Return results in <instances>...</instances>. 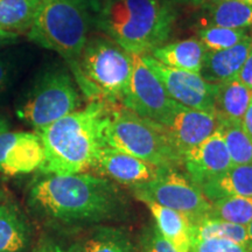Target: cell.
<instances>
[{
	"mask_svg": "<svg viewBox=\"0 0 252 252\" xmlns=\"http://www.w3.org/2000/svg\"><path fill=\"white\" fill-rule=\"evenodd\" d=\"M143 60L176 103L214 113L216 84L209 83L201 74L166 67L150 55H143Z\"/></svg>",
	"mask_w": 252,
	"mask_h": 252,
	"instance_id": "obj_10",
	"label": "cell"
},
{
	"mask_svg": "<svg viewBox=\"0 0 252 252\" xmlns=\"http://www.w3.org/2000/svg\"><path fill=\"white\" fill-rule=\"evenodd\" d=\"M80 106L81 97L71 75L63 68H50L41 72L18 99L15 112L37 132Z\"/></svg>",
	"mask_w": 252,
	"mask_h": 252,
	"instance_id": "obj_7",
	"label": "cell"
},
{
	"mask_svg": "<svg viewBox=\"0 0 252 252\" xmlns=\"http://www.w3.org/2000/svg\"><path fill=\"white\" fill-rule=\"evenodd\" d=\"M237 78L248 89L252 91V48L249 53L247 60H245L244 64L242 65L241 70L238 72Z\"/></svg>",
	"mask_w": 252,
	"mask_h": 252,
	"instance_id": "obj_31",
	"label": "cell"
},
{
	"mask_svg": "<svg viewBox=\"0 0 252 252\" xmlns=\"http://www.w3.org/2000/svg\"><path fill=\"white\" fill-rule=\"evenodd\" d=\"M141 202H153L181 214L191 226L209 216L212 203L187 175L178 169H167L152 181L132 186Z\"/></svg>",
	"mask_w": 252,
	"mask_h": 252,
	"instance_id": "obj_8",
	"label": "cell"
},
{
	"mask_svg": "<svg viewBox=\"0 0 252 252\" xmlns=\"http://www.w3.org/2000/svg\"><path fill=\"white\" fill-rule=\"evenodd\" d=\"M176 1L182 2V4L198 6V7L206 8V7H208V6L217 4V2L223 1V0H176Z\"/></svg>",
	"mask_w": 252,
	"mask_h": 252,
	"instance_id": "obj_34",
	"label": "cell"
},
{
	"mask_svg": "<svg viewBox=\"0 0 252 252\" xmlns=\"http://www.w3.org/2000/svg\"><path fill=\"white\" fill-rule=\"evenodd\" d=\"M193 238H224L249 247L247 225L236 224L212 217H207L196 225L191 226V239Z\"/></svg>",
	"mask_w": 252,
	"mask_h": 252,
	"instance_id": "obj_23",
	"label": "cell"
},
{
	"mask_svg": "<svg viewBox=\"0 0 252 252\" xmlns=\"http://www.w3.org/2000/svg\"><path fill=\"white\" fill-rule=\"evenodd\" d=\"M251 98L252 91L237 77L216 84L214 115L220 123H241Z\"/></svg>",
	"mask_w": 252,
	"mask_h": 252,
	"instance_id": "obj_17",
	"label": "cell"
},
{
	"mask_svg": "<svg viewBox=\"0 0 252 252\" xmlns=\"http://www.w3.org/2000/svg\"><path fill=\"white\" fill-rule=\"evenodd\" d=\"M238 1H242V2H244V4L252 6V0H238Z\"/></svg>",
	"mask_w": 252,
	"mask_h": 252,
	"instance_id": "obj_39",
	"label": "cell"
},
{
	"mask_svg": "<svg viewBox=\"0 0 252 252\" xmlns=\"http://www.w3.org/2000/svg\"><path fill=\"white\" fill-rule=\"evenodd\" d=\"M150 209L162 237L179 252H189L191 244V225L181 214L153 202L145 203Z\"/></svg>",
	"mask_w": 252,
	"mask_h": 252,
	"instance_id": "obj_20",
	"label": "cell"
},
{
	"mask_svg": "<svg viewBox=\"0 0 252 252\" xmlns=\"http://www.w3.org/2000/svg\"><path fill=\"white\" fill-rule=\"evenodd\" d=\"M30 236V225L23 212L4 198L0 202V252H24Z\"/></svg>",
	"mask_w": 252,
	"mask_h": 252,
	"instance_id": "obj_19",
	"label": "cell"
},
{
	"mask_svg": "<svg viewBox=\"0 0 252 252\" xmlns=\"http://www.w3.org/2000/svg\"><path fill=\"white\" fill-rule=\"evenodd\" d=\"M17 39H18L17 34L0 31V47L5 46V45H9V43L14 42Z\"/></svg>",
	"mask_w": 252,
	"mask_h": 252,
	"instance_id": "obj_35",
	"label": "cell"
},
{
	"mask_svg": "<svg viewBox=\"0 0 252 252\" xmlns=\"http://www.w3.org/2000/svg\"><path fill=\"white\" fill-rule=\"evenodd\" d=\"M46 175L32 184L27 194V206L39 219L88 224L115 219L124 209V197L109 179L86 172Z\"/></svg>",
	"mask_w": 252,
	"mask_h": 252,
	"instance_id": "obj_1",
	"label": "cell"
},
{
	"mask_svg": "<svg viewBox=\"0 0 252 252\" xmlns=\"http://www.w3.org/2000/svg\"><path fill=\"white\" fill-rule=\"evenodd\" d=\"M45 151L36 132L0 133V173L8 176L30 174L40 169Z\"/></svg>",
	"mask_w": 252,
	"mask_h": 252,
	"instance_id": "obj_11",
	"label": "cell"
},
{
	"mask_svg": "<svg viewBox=\"0 0 252 252\" xmlns=\"http://www.w3.org/2000/svg\"><path fill=\"white\" fill-rule=\"evenodd\" d=\"M34 252H84L83 249L78 247H69L64 248L62 245L52 243V242H46L40 247H37Z\"/></svg>",
	"mask_w": 252,
	"mask_h": 252,
	"instance_id": "obj_32",
	"label": "cell"
},
{
	"mask_svg": "<svg viewBox=\"0 0 252 252\" xmlns=\"http://www.w3.org/2000/svg\"><path fill=\"white\" fill-rule=\"evenodd\" d=\"M144 248L145 252H179L168 241L162 237L157 226L146 236Z\"/></svg>",
	"mask_w": 252,
	"mask_h": 252,
	"instance_id": "obj_30",
	"label": "cell"
},
{
	"mask_svg": "<svg viewBox=\"0 0 252 252\" xmlns=\"http://www.w3.org/2000/svg\"><path fill=\"white\" fill-rule=\"evenodd\" d=\"M241 124H242V127H243V130L247 132V134L251 138L252 140V98H251L250 104H249L248 110L244 113Z\"/></svg>",
	"mask_w": 252,
	"mask_h": 252,
	"instance_id": "obj_33",
	"label": "cell"
},
{
	"mask_svg": "<svg viewBox=\"0 0 252 252\" xmlns=\"http://www.w3.org/2000/svg\"><path fill=\"white\" fill-rule=\"evenodd\" d=\"M248 237H249V248L252 251V222L248 225Z\"/></svg>",
	"mask_w": 252,
	"mask_h": 252,
	"instance_id": "obj_37",
	"label": "cell"
},
{
	"mask_svg": "<svg viewBox=\"0 0 252 252\" xmlns=\"http://www.w3.org/2000/svg\"><path fill=\"white\" fill-rule=\"evenodd\" d=\"M151 54L166 67L201 74L207 48L198 39H186L163 43Z\"/></svg>",
	"mask_w": 252,
	"mask_h": 252,
	"instance_id": "obj_16",
	"label": "cell"
},
{
	"mask_svg": "<svg viewBox=\"0 0 252 252\" xmlns=\"http://www.w3.org/2000/svg\"><path fill=\"white\" fill-rule=\"evenodd\" d=\"M5 196H4V189H2L1 185H0V202H1L2 200H4Z\"/></svg>",
	"mask_w": 252,
	"mask_h": 252,
	"instance_id": "obj_38",
	"label": "cell"
},
{
	"mask_svg": "<svg viewBox=\"0 0 252 252\" xmlns=\"http://www.w3.org/2000/svg\"><path fill=\"white\" fill-rule=\"evenodd\" d=\"M84 252H133L124 232L117 229L103 228L86 242Z\"/></svg>",
	"mask_w": 252,
	"mask_h": 252,
	"instance_id": "obj_27",
	"label": "cell"
},
{
	"mask_svg": "<svg viewBox=\"0 0 252 252\" xmlns=\"http://www.w3.org/2000/svg\"><path fill=\"white\" fill-rule=\"evenodd\" d=\"M175 20L172 0H100L94 26L126 52L143 56L169 39Z\"/></svg>",
	"mask_w": 252,
	"mask_h": 252,
	"instance_id": "obj_3",
	"label": "cell"
},
{
	"mask_svg": "<svg viewBox=\"0 0 252 252\" xmlns=\"http://www.w3.org/2000/svg\"><path fill=\"white\" fill-rule=\"evenodd\" d=\"M19 56L13 52L0 53V100H2L13 87L20 70Z\"/></svg>",
	"mask_w": 252,
	"mask_h": 252,
	"instance_id": "obj_28",
	"label": "cell"
},
{
	"mask_svg": "<svg viewBox=\"0 0 252 252\" xmlns=\"http://www.w3.org/2000/svg\"><path fill=\"white\" fill-rule=\"evenodd\" d=\"M105 146L167 169L182 167V157L161 125L146 121L121 103H109Z\"/></svg>",
	"mask_w": 252,
	"mask_h": 252,
	"instance_id": "obj_6",
	"label": "cell"
},
{
	"mask_svg": "<svg viewBox=\"0 0 252 252\" xmlns=\"http://www.w3.org/2000/svg\"><path fill=\"white\" fill-rule=\"evenodd\" d=\"M252 48V37L248 36L231 48L223 50H207L201 75L213 84L237 77Z\"/></svg>",
	"mask_w": 252,
	"mask_h": 252,
	"instance_id": "obj_15",
	"label": "cell"
},
{
	"mask_svg": "<svg viewBox=\"0 0 252 252\" xmlns=\"http://www.w3.org/2000/svg\"><path fill=\"white\" fill-rule=\"evenodd\" d=\"M69 68L90 102L122 104L130 83L132 54L106 35L93 36Z\"/></svg>",
	"mask_w": 252,
	"mask_h": 252,
	"instance_id": "obj_4",
	"label": "cell"
},
{
	"mask_svg": "<svg viewBox=\"0 0 252 252\" xmlns=\"http://www.w3.org/2000/svg\"><path fill=\"white\" fill-rule=\"evenodd\" d=\"M197 35L207 50L212 52L231 48L249 36L247 30L220 26H204L198 31Z\"/></svg>",
	"mask_w": 252,
	"mask_h": 252,
	"instance_id": "obj_26",
	"label": "cell"
},
{
	"mask_svg": "<svg viewBox=\"0 0 252 252\" xmlns=\"http://www.w3.org/2000/svg\"><path fill=\"white\" fill-rule=\"evenodd\" d=\"M98 0H42L28 36L34 43L75 62L96 23Z\"/></svg>",
	"mask_w": 252,
	"mask_h": 252,
	"instance_id": "obj_5",
	"label": "cell"
},
{
	"mask_svg": "<svg viewBox=\"0 0 252 252\" xmlns=\"http://www.w3.org/2000/svg\"><path fill=\"white\" fill-rule=\"evenodd\" d=\"M161 127L173 146L184 157L186 152L215 133L220 127V121L214 113L179 104L172 118Z\"/></svg>",
	"mask_w": 252,
	"mask_h": 252,
	"instance_id": "obj_12",
	"label": "cell"
},
{
	"mask_svg": "<svg viewBox=\"0 0 252 252\" xmlns=\"http://www.w3.org/2000/svg\"><path fill=\"white\" fill-rule=\"evenodd\" d=\"M241 225L252 222V197H224L212 202L209 216Z\"/></svg>",
	"mask_w": 252,
	"mask_h": 252,
	"instance_id": "obj_25",
	"label": "cell"
},
{
	"mask_svg": "<svg viewBox=\"0 0 252 252\" xmlns=\"http://www.w3.org/2000/svg\"><path fill=\"white\" fill-rule=\"evenodd\" d=\"M94 168L100 175L131 187L152 181L167 171L108 146L99 152Z\"/></svg>",
	"mask_w": 252,
	"mask_h": 252,
	"instance_id": "obj_14",
	"label": "cell"
},
{
	"mask_svg": "<svg viewBox=\"0 0 252 252\" xmlns=\"http://www.w3.org/2000/svg\"><path fill=\"white\" fill-rule=\"evenodd\" d=\"M189 252H252L245 245L224 238H193Z\"/></svg>",
	"mask_w": 252,
	"mask_h": 252,
	"instance_id": "obj_29",
	"label": "cell"
},
{
	"mask_svg": "<svg viewBox=\"0 0 252 252\" xmlns=\"http://www.w3.org/2000/svg\"><path fill=\"white\" fill-rule=\"evenodd\" d=\"M122 104L143 119L162 126L168 123L179 105L147 67L143 56L137 54H132L130 83Z\"/></svg>",
	"mask_w": 252,
	"mask_h": 252,
	"instance_id": "obj_9",
	"label": "cell"
},
{
	"mask_svg": "<svg viewBox=\"0 0 252 252\" xmlns=\"http://www.w3.org/2000/svg\"><path fill=\"white\" fill-rule=\"evenodd\" d=\"M108 112L109 103L90 102L84 109L37 131L45 151L41 171L45 174L71 175L94 168L105 146Z\"/></svg>",
	"mask_w": 252,
	"mask_h": 252,
	"instance_id": "obj_2",
	"label": "cell"
},
{
	"mask_svg": "<svg viewBox=\"0 0 252 252\" xmlns=\"http://www.w3.org/2000/svg\"><path fill=\"white\" fill-rule=\"evenodd\" d=\"M206 26L247 30L252 27V6L238 0H223L206 7Z\"/></svg>",
	"mask_w": 252,
	"mask_h": 252,
	"instance_id": "obj_22",
	"label": "cell"
},
{
	"mask_svg": "<svg viewBox=\"0 0 252 252\" xmlns=\"http://www.w3.org/2000/svg\"><path fill=\"white\" fill-rule=\"evenodd\" d=\"M219 131L224 139L232 165H252V140L241 123H220Z\"/></svg>",
	"mask_w": 252,
	"mask_h": 252,
	"instance_id": "obj_24",
	"label": "cell"
},
{
	"mask_svg": "<svg viewBox=\"0 0 252 252\" xmlns=\"http://www.w3.org/2000/svg\"><path fill=\"white\" fill-rule=\"evenodd\" d=\"M42 0H0V31L19 35L31 30Z\"/></svg>",
	"mask_w": 252,
	"mask_h": 252,
	"instance_id": "obj_21",
	"label": "cell"
},
{
	"mask_svg": "<svg viewBox=\"0 0 252 252\" xmlns=\"http://www.w3.org/2000/svg\"><path fill=\"white\" fill-rule=\"evenodd\" d=\"M210 203L224 197H252V165H236L198 187Z\"/></svg>",
	"mask_w": 252,
	"mask_h": 252,
	"instance_id": "obj_18",
	"label": "cell"
},
{
	"mask_svg": "<svg viewBox=\"0 0 252 252\" xmlns=\"http://www.w3.org/2000/svg\"><path fill=\"white\" fill-rule=\"evenodd\" d=\"M98 1H100V0H98Z\"/></svg>",
	"mask_w": 252,
	"mask_h": 252,
	"instance_id": "obj_40",
	"label": "cell"
},
{
	"mask_svg": "<svg viewBox=\"0 0 252 252\" xmlns=\"http://www.w3.org/2000/svg\"><path fill=\"white\" fill-rule=\"evenodd\" d=\"M232 166L224 139L219 130L182 157L186 175L197 187L225 173Z\"/></svg>",
	"mask_w": 252,
	"mask_h": 252,
	"instance_id": "obj_13",
	"label": "cell"
},
{
	"mask_svg": "<svg viewBox=\"0 0 252 252\" xmlns=\"http://www.w3.org/2000/svg\"><path fill=\"white\" fill-rule=\"evenodd\" d=\"M9 127H11V123H9L8 118L0 113V133H1V132L8 131Z\"/></svg>",
	"mask_w": 252,
	"mask_h": 252,
	"instance_id": "obj_36",
	"label": "cell"
}]
</instances>
